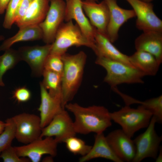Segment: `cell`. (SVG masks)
<instances>
[{
    "instance_id": "277c9868",
    "label": "cell",
    "mask_w": 162,
    "mask_h": 162,
    "mask_svg": "<svg viewBox=\"0 0 162 162\" xmlns=\"http://www.w3.org/2000/svg\"><path fill=\"white\" fill-rule=\"evenodd\" d=\"M82 46L90 48L94 52L95 49V45L87 38L76 23L70 20L63 22L58 29L50 54L61 56L69 48Z\"/></svg>"
},
{
    "instance_id": "3957f363",
    "label": "cell",
    "mask_w": 162,
    "mask_h": 162,
    "mask_svg": "<svg viewBox=\"0 0 162 162\" xmlns=\"http://www.w3.org/2000/svg\"><path fill=\"white\" fill-rule=\"evenodd\" d=\"M95 63L106 70L104 81L112 88L122 84L143 83L145 74L135 68L123 62L97 57Z\"/></svg>"
},
{
    "instance_id": "d6986e66",
    "label": "cell",
    "mask_w": 162,
    "mask_h": 162,
    "mask_svg": "<svg viewBox=\"0 0 162 162\" xmlns=\"http://www.w3.org/2000/svg\"><path fill=\"white\" fill-rule=\"evenodd\" d=\"M95 41L96 47L94 52L97 57H103L119 61L133 67L129 61V56L118 50L106 35L97 31Z\"/></svg>"
},
{
    "instance_id": "5bb4252c",
    "label": "cell",
    "mask_w": 162,
    "mask_h": 162,
    "mask_svg": "<svg viewBox=\"0 0 162 162\" xmlns=\"http://www.w3.org/2000/svg\"><path fill=\"white\" fill-rule=\"evenodd\" d=\"M81 0H68L66 2L64 21L74 20L80 28L92 43L95 45L96 28L91 23L83 10Z\"/></svg>"
},
{
    "instance_id": "603a6c76",
    "label": "cell",
    "mask_w": 162,
    "mask_h": 162,
    "mask_svg": "<svg viewBox=\"0 0 162 162\" xmlns=\"http://www.w3.org/2000/svg\"><path fill=\"white\" fill-rule=\"evenodd\" d=\"M42 38V31L39 25L23 27L19 28L14 35L4 40L0 45V51H4L17 42L38 40Z\"/></svg>"
},
{
    "instance_id": "d590c367",
    "label": "cell",
    "mask_w": 162,
    "mask_h": 162,
    "mask_svg": "<svg viewBox=\"0 0 162 162\" xmlns=\"http://www.w3.org/2000/svg\"><path fill=\"white\" fill-rule=\"evenodd\" d=\"M6 125V123L0 120V134L3 132Z\"/></svg>"
},
{
    "instance_id": "cb8c5ba5",
    "label": "cell",
    "mask_w": 162,
    "mask_h": 162,
    "mask_svg": "<svg viewBox=\"0 0 162 162\" xmlns=\"http://www.w3.org/2000/svg\"><path fill=\"white\" fill-rule=\"evenodd\" d=\"M42 76L43 79L41 82L49 94L52 97L61 101L62 75L57 73L44 70Z\"/></svg>"
},
{
    "instance_id": "2e32d148",
    "label": "cell",
    "mask_w": 162,
    "mask_h": 162,
    "mask_svg": "<svg viewBox=\"0 0 162 162\" xmlns=\"http://www.w3.org/2000/svg\"><path fill=\"white\" fill-rule=\"evenodd\" d=\"M94 0L82 1L83 10L91 24L97 31L106 34L110 18V11L104 0L100 3Z\"/></svg>"
},
{
    "instance_id": "d4e9b609",
    "label": "cell",
    "mask_w": 162,
    "mask_h": 162,
    "mask_svg": "<svg viewBox=\"0 0 162 162\" xmlns=\"http://www.w3.org/2000/svg\"><path fill=\"white\" fill-rule=\"evenodd\" d=\"M0 56V86H4L3 77L8 70L13 68L21 61L18 50L11 47Z\"/></svg>"
},
{
    "instance_id": "60d3db41",
    "label": "cell",
    "mask_w": 162,
    "mask_h": 162,
    "mask_svg": "<svg viewBox=\"0 0 162 162\" xmlns=\"http://www.w3.org/2000/svg\"><path fill=\"white\" fill-rule=\"evenodd\" d=\"M66 1V2H67L68 0H65Z\"/></svg>"
},
{
    "instance_id": "ba28073f",
    "label": "cell",
    "mask_w": 162,
    "mask_h": 162,
    "mask_svg": "<svg viewBox=\"0 0 162 162\" xmlns=\"http://www.w3.org/2000/svg\"><path fill=\"white\" fill-rule=\"evenodd\" d=\"M50 7L44 21L39 25L46 44L53 42L56 32L64 21L66 2L64 0H50Z\"/></svg>"
},
{
    "instance_id": "4316f807",
    "label": "cell",
    "mask_w": 162,
    "mask_h": 162,
    "mask_svg": "<svg viewBox=\"0 0 162 162\" xmlns=\"http://www.w3.org/2000/svg\"><path fill=\"white\" fill-rule=\"evenodd\" d=\"M68 150L74 154H79L82 156L87 154L92 146L88 145L82 140L75 136L69 137L64 142Z\"/></svg>"
},
{
    "instance_id": "8d00e7d4",
    "label": "cell",
    "mask_w": 162,
    "mask_h": 162,
    "mask_svg": "<svg viewBox=\"0 0 162 162\" xmlns=\"http://www.w3.org/2000/svg\"><path fill=\"white\" fill-rule=\"evenodd\" d=\"M53 157L50 155L49 156H47L44 158L42 160V162H53L54 160L53 159Z\"/></svg>"
},
{
    "instance_id": "4fadbf2b",
    "label": "cell",
    "mask_w": 162,
    "mask_h": 162,
    "mask_svg": "<svg viewBox=\"0 0 162 162\" xmlns=\"http://www.w3.org/2000/svg\"><path fill=\"white\" fill-rule=\"evenodd\" d=\"M105 137L111 149L122 162H132L136 153V147L133 140L122 129L115 130Z\"/></svg>"
},
{
    "instance_id": "6da1fadb",
    "label": "cell",
    "mask_w": 162,
    "mask_h": 162,
    "mask_svg": "<svg viewBox=\"0 0 162 162\" xmlns=\"http://www.w3.org/2000/svg\"><path fill=\"white\" fill-rule=\"evenodd\" d=\"M65 108L74 116V125L76 133H103L112 125L110 112L103 106L94 105L85 107L76 103H68Z\"/></svg>"
},
{
    "instance_id": "83f0119b",
    "label": "cell",
    "mask_w": 162,
    "mask_h": 162,
    "mask_svg": "<svg viewBox=\"0 0 162 162\" xmlns=\"http://www.w3.org/2000/svg\"><path fill=\"white\" fill-rule=\"evenodd\" d=\"M5 122V128L0 134V154L11 145L13 140L15 138V126L11 117L7 118Z\"/></svg>"
},
{
    "instance_id": "f1b7e54d",
    "label": "cell",
    "mask_w": 162,
    "mask_h": 162,
    "mask_svg": "<svg viewBox=\"0 0 162 162\" xmlns=\"http://www.w3.org/2000/svg\"><path fill=\"white\" fill-rule=\"evenodd\" d=\"M64 64L61 56L50 54L46 58L44 70L51 71L62 76Z\"/></svg>"
},
{
    "instance_id": "ab89813d",
    "label": "cell",
    "mask_w": 162,
    "mask_h": 162,
    "mask_svg": "<svg viewBox=\"0 0 162 162\" xmlns=\"http://www.w3.org/2000/svg\"><path fill=\"white\" fill-rule=\"evenodd\" d=\"M82 1H86V0H81ZM96 2H98V0H94Z\"/></svg>"
},
{
    "instance_id": "f35d334b",
    "label": "cell",
    "mask_w": 162,
    "mask_h": 162,
    "mask_svg": "<svg viewBox=\"0 0 162 162\" xmlns=\"http://www.w3.org/2000/svg\"><path fill=\"white\" fill-rule=\"evenodd\" d=\"M141 0L144 2H146L149 3V2H151L153 0Z\"/></svg>"
},
{
    "instance_id": "5b68a950",
    "label": "cell",
    "mask_w": 162,
    "mask_h": 162,
    "mask_svg": "<svg viewBox=\"0 0 162 162\" xmlns=\"http://www.w3.org/2000/svg\"><path fill=\"white\" fill-rule=\"evenodd\" d=\"M110 114L111 120L119 125L131 138L138 130L147 127L153 116L150 112L140 105L135 109L125 105L119 110Z\"/></svg>"
},
{
    "instance_id": "7a4b0ae2",
    "label": "cell",
    "mask_w": 162,
    "mask_h": 162,
    "mask_svg": "<svg viewBox=\"0 0 162 162\" xmlns=\"http://www.w3.org/2000/svg\"><path fill=\"white\" fill-rule=\"evenodd\" d=\"M64 64L62 76L61 105H65L71 101L81 85L87 56L83 51L72 55L65 53L61 56Z\"/></svg>"
},
{
    "instance_id": "8992f818",
    "label": "cell",
    "mask_w": 162,
    "mask_h": 162,
    "mask_svg": "<svg viewBox=\"0 0 162 162\" xmlns=\"http://www.w3.org/2000/svg\"><path fill=\"white\" fill-rule=\"evenodd\" d=\"M156 123L155 118L152 116L146 130L133 140L136 151L132 162H140L147 158H156L162 140V136H159L155 130Z\"/></svg>"
},
{
    "instance_id": "4dcf8cb0",
    "label": "cell",
    "mask_w": 162,
    "mask_h": 162,
    "mask_svg": "<svg viewBox=\"0 0 162 162\" xmlns=\"http://www.w3.org/2000/svg\"><path fill=\"white\" fill-rule=\"evenodd\" d=\"M0 158L4 162H29L27 158L21 157L18 155L14 146L10 145L0 154Z\"/></svg>"
},
{
    "instance_id": "d6a6232c",
    "label": "cell",
    "mask_w": 162,
    "mask_h": 162,
    "mask_svg": "<svg viewBox=\"0 0 162 162\" xmlns=\"http://www.w3.org/2000/svg\"><path fill=\"white\" fill-rule=\"evenodd\" d=\"M34 0H20L14 15V23L21 19Z\"/></svg>"
},
{
    "instance_id": "52a82bcc",
    "label": "cell",
    "mask_w": 162,
    "mask_h": 162,
    "mask_svg": "<svg viewBox=\"0 0 162 162\" xmlns=\"http://www.w3.org/2000/svg\"><path fill=\"white\" fill-rule=\"evenodd\" d=\"M14 123L15 138L25 144L40 138L42 128L39 116L23 112L11 117Z\"/></svg>"
},
{
    "instance_id": "7c38bea8",
    "label": "cell",
    "mask_w": 162,
    "mask_h": 162,
    "mask_svg": "<svg viewBox=\"0 0 162 162\" xmlns=\"http://www.w3.org/2000/svg\"><path fill=\"white\" fill-rule=\"evenodd\" d=\"M51 46L52 44H46L43 46H23L18 50L21 61L28 65L33 76L38 77L42 76L45 62L50 54Z\"/></svg>"
},
{
    "instance_id": "ac0fdd59",
    "label": "cell",
    "mask_w": 162,
    "mask_h": 162,
    "mask_svg": "<svg viewBox=\"0 0 162 162\" xmlns=\"http://www.w3.org/2000/svg\"><path fill=\"white\" fill-rule=\"evenodd\" d=\"M40 84V103L38 110L40 114L41 127L43 128L64 109L62 106L61 100L52 97L41 82Z\"/></svg>"
},
{
    "instance_id": "484cf974",
    "label": "cell",
    "mask_w": 162,
    "mask_h": 162,
    "mask_svg": "<svg viewBox=\"0 0 162 162\" xmlns=\"http://www.w3.org/2000/svg\"><path fill=\"white\" fill-rule=\"evenodd\" d=\"M140 106L149 111L155 118L156 123L162 122V95L140 101Z\"/></svg>"
},
{
    "instance_id": "44dd1931",
    "label": "cell",
    "mask_w": 162,
    "mask_h": 162,
    "mask_svg": "<svg viewBox=\"0 0 162 162\" xmlns=\"http://www.w3.org/2000/svg\"><path fill=\"white\" fill-rule=\"evenodd\" d=\"M94 137V144L90 150L87 154L79 159V162H84L100 158L115 162H122L111 149L103 132L96 134Z\"/></svg>"
},
{
    "instance_id": "e0dca14e",
    "label": "cell",
    "mask_w": 162,
    "mask_h": 162,
    "mask_svg": "<svg viewBox=\"0 0 162 162\" xmlns=\"http://www.w3.org/2000/svg\"><path fill=\"white\" fill-rule=\"evenodd\" d=\"M136 50L142 51L153 55L159 63L162 62V32H143L134 41Z\"/></svg>"
},
{
    "instance_id": "8fae6325",
    "label": "cell",
    "mask_w": 162,
    "mask_h": 162,
    "mask_svg": "<svg viewBox=\"0 0 162 162\" xmlns=\"http://www.w3.org/2000/svg\"><path fill=\"white\" fill-rule=\"evenodd\" d=\"M58 143L53 137H47L14 147L19 157L27 158L32 162H39L44 155L49 154L53 157L56 156Z\"/></svg>"
},
{
    "instance_id": "9c48e42d",
    "label": "cell",
    "mask_w": 162,
    "mask_h": 162,
    "mask_svg": "<svg viewBox=\"0 0 162 162\" xmlns=\"http://www.w3.org/2000/svg\"><path fill=\"white\" fill-rule=\"evenodd\" d=\"M131 6L137 19L136 26L143 32H162V21L153 10V5L141 0H125Z\"/></svg>"
},
{
    "instance_id": "9a60e30c",
    "label": "cell",
    "mask_w": 162,
    "mask_h": 162,
    "mask_svg": "<svg viewBox=\"0 0 162 162\" xmlns=\"http://www.w3.org/2000/svg\"><path fill=\"white\" fill-rule=\"evenodd\" d=\"M104 0L110 11L106 34L113 43L118 39V31L121 26L129 19L136 17V14L133 9H126L119 7L117 3V0Z\"/></svg>"
},
{
    "instance_id": "74e56055",
    "label": "cell",
    "mask_w": 162,
    "mask_h": 162,
    "mask_svg": "<svg viewBox=\"0 0 162 162\" xmlns=\"http://www.w3.org/2000/svg\"><path fill=\"white\" fill-rule=\"evenodd\" d=\"M4 37L3 35H0V42L4 40Z\"/></svg>"
},
{
    "instance_id": "e575fe53",
    "label": "cell",
    "mask_w": 162,
    "mask_h": 162,
    "mask_svg": "<svg viewBox=\"0 0 162 162\" xmlns=\"http://www.w3.org/2000/svg\"><path fill=\"white\" fill-rule=\"evenodd\" d=\"M155 160L156 162H161L162 161V148L161 146H160L158 154Z\"/></svg>"
},
{
    "instance_id": "ffe728a7",
    "label": "cell",
    "mask_w": 162,
    "mask_h": 162,
    "mask_svg": "<svg viewBox=\"0 0 162 162\" xmlns=\"http://www.w3.org/2000/svg\"><path fill=\"white\" fill-rule=\"evenodd\" d=\"M50 4V0H34L23 16L15 23L19 28L39 25L46 17Z\"/></svg>"
},
{
    "instance_id": "30bf717a",
    "label": "cell",
    "mask_w": 162,
    "mask_h": 162,
    "mask_svg": "<svg viewBox=\"0 0 162 162\" xmlns=\"http://www.w3.org/2000/svg\"><path fill=\"white\" fill-rule=\"evenodd\" d=\"M74 122L68 112L63 109L46 127L42 128L40 138L54 137L58 143L76 136Z\"/></svg>"
},
{
    "instance_id": "7402d4cb",
    "label": "cell",
    "mask_w": 162,
    "mask_h": 162,
    "mask_svg": "<svg viewBox=\"0 0 162 162\" xmlns=\"http://www.w3.org/2000/svg\"><path fill=\"white\" fill-rule=\"evenodd\" d=\"M129 58L133 66L145 76L156 75L160 65L153 55L144 51L136 50L133 55L129 56Z\"/></svg>"
},
{
    "instance_id": "836d02e7",
    "label": "cell",
    "mask_w": 162,
    "mask_h": 162,
    "mask_svg": "<svg viewBox=\"0 0 162 162\" xmlns=\"http://www.w3.org/2000/svg\"><path fill=\"white\" fill-rule=\"evenodd\" d=\"M10 0H0V14H3L6 9Z\"/></svg>"
},
{
    "instance_id": "1f68e13d",
    "label": "cell",
    "mask_w": 162,
    "mask_h": 162,
    "mask_svg": "<svg viewBox=\"0 0 162 162\" xmlns=\"http://www.w3.org/2000/svg\"><path fill=\"white\" fill-rule=\"evenodd\" d=\"M30 91L25 86L17 88L14 91L13 97L18 103L28 101L31 97Z\"/></svg>"
},
{
    "instance_id": "f546056e",
    "label": "cell",
    "mask_w": 162,
    "mask_h": 162,
    "mask_svg": "<svg viewBox=\"0 0 162 162\" xmlns=\"http://www.w3.org/2000/svg\"><path fill=\"white\" fill-rule=\"evenodd\" d=\"M20 0H10L5 10L3 27L6 29L11 28L14 23V15Z\"/></svg>"
}]
</instances>
